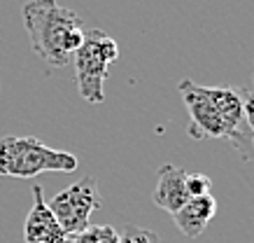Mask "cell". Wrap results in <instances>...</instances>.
Segmentation results:
<instances>
[{"label":"cell","mask_w":254,"mask_h":243,"mask_svg":"<svg viewBox=\"0 0 254 243\" xmlns=\"http://www.w3.org/2000/svg\"><path fill=\"white\" fill-rule=\"evenodd\" d=\"M23 26L35 56L49 68L68 66L86 33L84 21L56 0H28L23 5Z\"/></svg>","instance_id":"cell-1"},{"label":"cell","mask_w":254,"mask_h":243,"mask_svg":"<svg viewBox=\"0 0 254 243\" xmlns=\"http://www.w3.org/2000/svg\"><path fill=\"white\" fill-rule=\"evenodd\" d=\"M77 166L75 155L49 148L33 136L0 138V175L28 180L40 173H72Z\"/></svg>","instance_id":"cell-2"},{"label":"cell","mask_w":254,"mask_h":243,"mask_svg":"<svg viewBox=\"0 0 254 243\" xmlns=\"http://www.w3.org/2000/svg\"><path fill=\"white\" fill-rule=\"evenodd\" d=\"M119 59V47L115 38H110L100 28H86L84 42L75 52V82L77 94L91 105L105 101V80L110 75V66Z\"/></svg>","instance_id":"cell-3"},{"label":"cell","mask_w":254,"mask_h":243,"mask_svg":"<svg viewBox=\"0 0 254 243\" xmlns=\"http://www.w3.org/2000/svg\"><path fill=\"white\" fill-rule=\"evenodd\" d=\"M52 213H54L56 222L61 225L63 234L68 236H75L79 232H84L91 222L93 211H98L103 206V199H100V192H98V182L93 175H84L82 180H77L75 185L61 189L59 194L47 201Z\"/></svg>","instance_id":"cell-4"},{"label":"cell","mask_w":254,"mask_h":243,"mask_svg":"<svg viewBox=\"0 0 254 243\" xmlns=\"http://www.w3.org/2000/svg\"><path fill=\"white\" fill-rule=\"evenodd\" d=\"M180 94H182V101H185L187 112H189L187 134L191 136L193 141L229 138V129L224 124L212 96H210V86H200L191 80H182Z\"/></svg>","instance_id":"cell-5"},{"label":"cell","mask_w":254,"mask_h":243,"mask_svg":"<svg viewBox=\"0 0 254 243\" xmlns=\"http://www.w3.org/2000/svg\"><path fill=\"white\" fill-rule=\"evenodd\" d=\"M26 243H65L68 236L63 234L61 225L56 222L54 213L45 201V192L40 185H33V208L28 211L23 225Z\"/></svg>","instance_id":"cell-6"},{"label":"cell","mask_w":254,"mask_h":243,"mask_svg":"<svg viewBox=\"0 0 254 243\" xmlns=\"http://www.w3.org/2000/svg\"><path fill=\"white\" fill-rule=\"evenodd\" d=\"M187 173L189 171L182 168V166H173V164L159 166L154 189H152V201L161 211L173 215V213H177L189 201V194H187Z\"/></svg>","instance_id":"cell-7"},{"label":"cell","mask_w":254,"mask_h":243,"mask_svg":"<svg viewBox=\"0 0 254 243\" xmlns=\"http://www.w3.org/2000/svg\"><path fill=\"white\" fill-rule=\"evenodd\" d=\"M215 213H217V199L212 194L193 196L177 213H173V220H175L177 229L187 239H198L205 232L208 222L215 218Z\"/></svg>","instance_id":"cell-8"},{"label":"cell","mask_w":254,"mask_h":243,"mask_svg":"<svg viewBox=\"0 0 254 243\" xmlns=\"http://www.w3.org/2000/svg\"><path fill=\"white\" fill-rule=\"evenodd\" d=\"M210 96L215 101L224 124L229 129V136L233 131L243 129V96L236 86H210Z\"/></svg>","instance_id":"cell-9"},{"label":"cell","mask_w":254,"mask_h":243,"mask_svg":"<svg viewBox=\"0 0 254 243\" xmlns=\"http://www.w3.org/2000/svg\"><path fill=\"white\" fill-rule=\"evenodd\" d=\"M65 243H119V232L110 225H89L84 232L70 236Z\"/></svg>","instance_id":"cell-10"},{"label":"cell","mask_w":254,"mask_h":243,"mask_svg":"<svg viewBox=\"0 0 254 243\" xmlns=\"http://www.w3.org/2000/svg\"><path fill=\"white\" fill-rule=\"evenodd\" d=\"M226 141L233 145V150H238V155L245 162H254V134L252 131H247L245 126H243L238 131H233Z\"/></svg>","instance_id":"cell-11"},{"label":"cell","mask_w":254,"mask_h":243,"mask_svg":"<svg viewBox=\"0 0 254 243\" xmlns=\"http://www.w3.org/2000/svg\"><path fill=\"white\" fill-rule=\"evenodd\" d=\"M119 243H161V239H159L156 232H149V229L128 225V227L119 234Z\"/></svg>","instance_id":"cell-12"},{"label":"cell","mask_w":254,"mask_h":243,"mask_svg":"<svg viewBox=\"0 0 254 243\" xmlns=\"http://www.w3.org/2000/svg\"><path fill=\"white\" fill-rule=\"evenodd\" d=\"M210 189H212V180L205 173H187V194H189V199L208 196Z\"/></svg>","instance_id":"cell-13"},{"label":"cell","mask_w":254,"mask_h":243,"mask_svg":"<svg viewBox=\"0 0 254 243\" xmlns=\"http://www.w3.org/2000/svg\"><path fill=\"white\" fill-rule=\"evenodd\" d=\"M240 96H243V126L254 134V91L240 89Z\"/></svg>","instance_id":"cell-14"}]
</instances>
